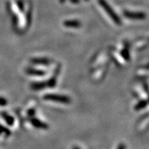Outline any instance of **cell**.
<instances>
[{"label":"cell","instance_id":"14","mask_svg":"<svg viewBox=\"0 0 149 149\" xmlns=\"http://www.w3.org/2000/svg\"><path fill=\"white\" fill-rule=\"evenodd\" d=\"M35 111L34 109H31L30 111H29V112H28V114H29V116H33L35 114Z\"/></svg>","mask_w":149,"mask_h":149},{"label":"cell","instance_id":"15","mask_svg":"<svg viewBox=\"0 0 149 149\" xmlns=\"http://www.w3.org/2000/svg\"><path fill=\"white\" fill-rule=\"evenodd\" d=\"M117 149H126V147H125V146H124V144H120V146H119L118 148H117Z\"/></svg>","mask_w":149,"mask_h":149},{"label":"cell","instance_id":"6","mask_svg":"<svg viewBox=\"0 0 149 149\" xmlns=\"http://www.w3.org/2000/svg\"><path fill=\"white\" fill-rule=\"evenodd\" d=\"M26 73L29 74H31V75H35V76H43L46 74L45 71L42 70H37V69H33V68H28L26 70Z\"/></svg>","mask_w":149,"mask_h":149},{"label":"cell","instance_id":"8","mask_svg":"<svg viewBox=\"0 0 149 149\" xmlns=\"http://www.w3.org/2000/svg\"><path fill=\"white\" fill-rule=\"evenodd\" d=\"M64 25L66 26H68V27H79L80 26V24L78 22L69 21V22H65Z\"/></svg>","mask_w":149,"mask_h":149},{"label":"cell","instance_id":"16","mask_svg":"<svg viewBox=\"0 0 149 149\" xmlns=\"http://www.w3.org/2000/svg\"><path fill=\"white\" fill-rule=\"evenodd\" d=\"M72 149H80L79 147H77V146H74L73 148H72Z\"/></svg>","mask_w":149,"mask_h":149},{"label":"cell","instance_id":"9","mask_svg":"<svg viewBox=\"0 0 149 149\" xmlns=\"http://www.w3.org/2000/svg\"><path fill=\"white\" fill-rule=\"evenodd\" d=\"M146 105H147V102L146 101H144V100H143V101L139 102V103L135 106V109L136 110L141 109H143V108H144L145 107H146Z\"/></svg>","mask_w":149,"mask_h":149},{"label":"cell","instance_id":"11","mask_svg":"<svg viewBox=\"0 0 149 149\" xmlns=\"http://www.w3.org/2000/svg\"><path fill=\"white\" fill-rule=\"evenodd\" d=\"M4 133L6 135H10V132L8 129H7L6 128L3 127V126L0 125V134Z\"/></svg>","mask_w":149,"mask_h":149},{"label":"cell","instance_id":"4","mask_svg":"<svg viewBox=\"0 0 149 149\" xmlns=\"http://www.w3.org/2000/svg\"><path fill=\"white\" fill-rule=\"evenodd\" d=\"M31 62L35 64H39V65H44V66H48V65L51 64V61L47 58H34L31 59Z\"/></svg>","mask_w":149,"mask_h":149},{"label":"cell","instance_id":"2","mask_svg":"<svg viewBox=\"0 0 149 149\" xmlns=\"http://www.w3.org/2000/svg\"><path fill=\"white\" fill-rule=\"evenodd\" d=\"M100 3H101V4L102 5V6H103L104 8L106 9V10H108L107 13L110 15H111L112 19H113V21H114L115 23L117 24H120V19L117 17V15H115L114 13L113 12V10H111V8H110V7L109 6V5H108L106 2H104V1H102V0H101V1H100Z\"/></svg>","mask_w":149,"mask_h":149},{"label":"cell","instance_id":"10","mask_svg":"<svg viewBox=\"0 0 149 149\" xmlns=\"http://www.w3.org/2000/svg\"><path fill=\"white\" fill-rule=\"evenodd\" d=\"M48 83V87H51V88H53L56 86V77H53L51 79L47 81Z\"/></svg>","mask_w":149,"mask_h":149},{"label":"cell","instance_id":"13","mask_svg":"<svg viewBox=\"0 0 149 149\" xmlns=\"http://www.w3.org/2000/svg\"><path fill=\"white\" fill-rule=\"evenodd\" d=\"M7 102L5 99L3 98H0V105L1 106H5L6 105Z\"/></svg>","mask_w":149,"mask_h":149},{"label":"cell","instance_id":"12","mask_svg":"<svg viewBox=\"0 0 149 149\" xmlns=\"http://www.w3.org/2000/svg\"><path fill=\"white\" fill-rule=\"evenodd\" d=\"M126 15L128 16V17H131V18H136V19L143 18V15H141V14L126 13Z\"/></svg>","mask_w":149,"mask_h":149},{"label":"cell","instance_id":"7","mask_svg":"<svg viewBox=\"0 0 149 149\" xmlns=\"http://www.w3.org/2000/svg\"><path fill=\"white\" fill-rule=\"evenodd\" d=\"M1 117L4 119L6 122L7 124L8 125H13L14 124V119L13 117H12L10 115H9L8 114H7L6 113H1Z\"/></svg>","mask_w":149,"mask_h":149},{"label":"cell","instance_id":"1","mask_svg":"<svg viewBox=\"0 0 149 149\" xmlns=\"http://www.w3.org/2000/svg\"><path fill=\"white\" fill-rule=\"evenodd\" d=\"M44 100L46 101H52L62 104H69L71 102L70 97L68 96L61 95H54V94H47L44 96Z\"/></svg>","mask_w":149,"mask_h":149},{"label":"cell","instance_id":"5","mask_svg":"<svg viewBox=\"0 0 149 149\" xmlns=\"http://www.w3.org/2000/svg\"><path fill=\"white\" fill-rule=\"evenodd\" d=\"M46 87H48L47 81H40V82H35L31 84V88L33 90L38 91L42 90L45 88Z\"/></svg>","mask_w":149,"mask_h":149},{"label":"cell","instance_id":"3","mask_svg":"<svg viewBox=\"0 0 149 149\" xmlns=\"http://www.w3.org/2000/svg\"><path fill=\"white\" fill-rule=\"evenodd\" d=\"M30 122L31 123L33 126H34L35 128H40V129H48V126L46 123H44L39 120L38 119L32 118L30 120Z\"/></svg>","mask_w":149,"mask_h":149}]
</instances>
